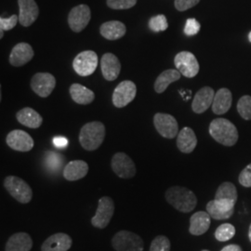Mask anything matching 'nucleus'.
Listing matches in <instances>:
<instances>
[{"mask_svg":"<svg viewBox=\"0 0 251 251\" xmlns=\"http://www.w3.org/2000/svg\"><path fill=\"white\" fill-rule=\"evenodd\" d=\"M165 197L169 204L183 213L193 211L198 205V198L196 195L185 187H171L167 190Z\"/></svg>","mask_w":251,"mask_h":251,"instance_id":"f257e3e1","label":"nucleus"},{"mask_svg":"<svg viewBox=\"0 0 251 251\" xmlns=\"http://www.w3.org/2000/svg\"><path fill=\"white\" fill-rule=\"evenodd\" d=\"M209 134L217 143L225 146H233L238 141L236 126L225 118H216L210 123Z\"/></svg>","mask_w":251,"mask_h":251,"instance_id":"f03ea898","label":"nucleus"},{"mask_svg":"<svg viewBox=\"0 0 251 251\" xmlns=\"http://www.w3.org/2000/svg\"><path fill=\"white\" fill-rule=\"evenodd\" d=\"M105 138V126L99 121H93L83 126L79 133V143L87 151L98 149Z\"/></svg>","mask_w":251,"mask_h":251,"instance_id":"7ed1b4c3","label":"nucleus"},{"mask_svg":"<svg viewBox=\"0 0 251 251\" xmlns=\"http://www.w3.org/2000/svg\"><path fill=\"white\" fill-rule=\"evenodd\" d=\"M4 187L9 195L22 204H27L33 198V191L24 179L16 176H8L4 179Z\"/></svg>","mask_w":251,"mask_h":251,"instance_id":"20e7f679","label":"nucleus"},{"mask_svg":"<svg viewBox=\"0 0 251 251\" xmlns=\"http://www.w3.org/2000/svg\"><path fill=\"white\" fill-rule=\"evenodd\" d=\"M116 251H144V240L138 234L129 231H119L112 239Z\"/></svg>","mask_w":251,"mask_h":251,"instance_id":"39448f33","label":"nucleus"},{"mask_svg":"<svg viewBox=\"0 0 251 251\" xmlns=\"http://www.w3.org/2000/svg\"><path fill=\"white\" fill-rule=\"evenodd\" d=\"M99 63L98 55L93 50H85L75 56L73 68L80 76H89L95 72Z\"/></svg>","mask_w":251,"mask_h":251,"instance_id":"423d86ee","label":"nucleus"},{"mask_svg":"<svg viewBox=\"0 0 251 251\" xmlns=\"http://www.w3.org/2000/svg\"><path fill=\"white\" fill-rule=\"evenodd\" d=\"M115 213L114 200L109 197L100 198L96 214L91 219V225L98 229H104L110 224Z\"/></svg>","mask_w":251,"mask_h":251,"instance_id":"0eeeda50","label":"nucleus"},{"mask_svg":"<svg viewBox=\"0 0 251 251\" xmlns=\"http://www.w3.org/2000/svg\"><path fill=\"white\" fill-rule=\"evenodd\" d=\"M174 64L183 76L195 77L199 72V63L196 56L189 51H180L174 58Z\"/></svg>","mask_w":251,"mask_h":251,"instance_id":"6e6552de","label":"nucleus"},{"mask_svg":"<svg viewBox=\"0 0 251 251\" xmlns=\"http://www.w3.org/2000/svg\"><path fill=\"white\" fill-rule=\"evenodd\" d=\"M153 125L157 132L166 139H173L179 134L178 122L175 117L169 114H155L153 117Z\"/></svg>","mask_w":251,"mask_h":251,"instance_id":"1a4fd4ad","label":"nucleus"},{"mask_svg":"<svg viewBox=\"0 0 251 251\" xmlns=\"http://www.w3.org/2000/svg\"><path fill=\"white\" fill-rule=\"evenodd\" d=\"M113 171L121 179H130L136 175V166L125 152H117L111 161Z\"/></svg>","mask_w":251,"mask_h":251,"instance_id":"9d476101","label":"nucleus"},{"mask_svg":"<svg viewBox=\"0 0 251 251\" xmlns=\"http://www.w3.org/2000/svg\"><path fill=\"white\" fill-rule=\"evenodd\" d=\"M137 87L134 82L122 81L117 86L113 93V104L117 108H123L130 103L136 97Z\"/></svg>","mask_w":251,"mask_h":251,"instance_id":"9b49d317","label":"nucleus"},{"mask_svg":"<svg viewBox=\"0 0 251 251\" xmlns=\"http://www.w3.org/2000/svg\"><path fill=\"white\" fill-rule=\"evenodd\" d=\"M91 19L90 7L85 4H81L71 9L68 15V24L71 30L79 33L88 26Z\"/></svg>","mask_w":251,"mask_h":251,"instance_id":"f8f14e48","label":"nucleus"},{"mask_svg":"<svg viewBox=\"0 0 251 251\" xmlns=\"http://www.w3.org/2000/svg\"><path fill=\"white\" fill-rule=\"evenodd\" d=\"M56 86V78L50 73H37L31 80V89L42 98L49 97Z\"/></svg>","mask_w":251,"mask_h":251,"instance_id":"ddd939ff","label":"nucleus"},{"mask_svg":"<svg viewBox=\"0 0 251 251\" xmlns=\"http://www.w3.org/2000/svg\"><path fill=\"white\" fill-rule=\"evenodd\" d=\"M6 142L9 147L18 152H29L35 144L33 138L21 129L10 131L6 138Z\"/></svg>","mask_w":251,"mask_h":251,"instance_id":"4468645a","label":"nucleus"},{"mask_svg":"<svg viewBox=\"0 0 251 251\" xmlns=\"http://www.w3.org/2000/svg\"><path fill=\"white\" fill-rule=\"evenodd\" d=\"M235 204L225 201L213 199L206 205V211L214 220H228L233 216Z\"/></svg>","mask_w":251,"mask_h":251,"instance_id":"2eb2a0df","label":"nucleus"},{"mask_svg":"<svg viewBox=\"0 0 251 251\" xmlns=\"http://www.w3.org/2000/svg\"><path fill=\"white\" fill-rule=\"evenodd\" d=\"M19 22L25 27L31 26L39 15V9L35 0H18Z\"/></svg>","mask_w":251,"mask_h":251,"instance_id":"dca6fc26","label":"nucleus"},{"mask_svg":"<svg viewBox=\"0 0 251 251\" xmlns=\"http://www.w3.org/2000/svg\"><path fill=\"white\" fill-rule=\"evenodd\" d=\"M35 55L34 50L28 43H19L15 46L9 55V63L12 66L20 67L29 63Z\"/></svg>","mask_w":251,"mask_h":251,"instance_id":"f3484780","label":"nucleus"},{"mask_svg":"<svg viewBox=\"0 0 251 251\" xmlns=\"http://www.w3.org/2000/svg\"><path fill=\"white\" fill-rule=\"evenodd\" d=\"M100 69L106 80H116L121 71V63L115 54H103L100 59Z\"/></svg>","mask_w":251,"mask_h":251,"instance_id":"a211bd4d","label":"nucleus"},{"mask_svg":"<svg viewBox=\"0 0 251 251\" xmlns=\"http://www.w3.org/2000/svg\"><path fill=\"white\" fill-rule=\"evenodd\" d=\"M72 238L66 233H58L49 236L41 246V251H68L72 247Z\"/></svg>","mask_w":251,"mask_h":251,"instance_id":"6ab92c4d","label":"nucleus"},{"mask_svg":"<svg viewBox=\"0 0 251 251\" xmlns=\"http://www.w3.org/2000/svg\"><path fill=\"white\" fill-rule=\"evenodd\" d=\"M215 91L210 87H204L198 91L192 102V109L196 114H203L213 103Z\"/></svg>","mask_w":251,"mask_h":251,"instance_id":"aec40b11","label":"nucleus"},{"mask_svg":"<svg viewBox=\"0 0 251 251\" xmlns=\"http://www.w3.org/2000/svg\"><path fill=\"white\" fill-rule=\"evenodd\" d=\"M232 102L233 95L231 90L226 88L220 89L215 93L212 103V111L216 115L226 114L232 106Z\"/></svg>","mask_w":251,"mask_h":251,"instance_id":"412c9836","label":"nucleus"},{"mask_svg":"<svg viewBox=\"0 0 251 251\" xmlns=\"http://www.w3.org/2000/svg\"><path fill=\"white\" fill-rule=\"evenodd\" d=\"M211 224V217L205 211H198L190 219L189 232L193 235H202L207 232Z\"/></svg>","mask_w":251,"mask_h":251,"instance_id":"4be33fe9","label":"nucleus"},{"mask_svg":"<svg viewBox=\"0 0 251 251\" xmlns=\"http://www.w3.org/2000/svg\"><path fill=\"white\" fill-rule=\"evenodd\" d=\"M198 145V138L191 127H183L177 136V147L183 153L193 152Z\"/></svg>","mask_w":251,"mask_h":251,"instance_id":"5701e85b","label":"nucleus"},{"mask_svg":"<svg viewBox=\"0 0 251 251\" xmlns=\"http://www.w3.org/2000/svg\"><path fill=\"white\" fill-rule=\"evenodd\" d=\"M89 172V165L83 160L69 162L63 169V177L69 181L83 179Z\"/></svg>","mask_w":251,"mask_h":251,"instance_id":"b1692460","label":"nucleus"},{"mask_svg":"<svg viewBox=\"0 0 251 251\" xmlns=\"http://www.w3.org/2000/svg\"><path fill=\"white\" fill-rule=\"evenodd\" d=\"M125 25L119 21H109L102 24L100 28V33L107 40H117L125 36Z\"/></svg>","mask_w":251,"mask_h":251,"instance_id":"393cba45","label":"nucleus"},{"mask_svg":"<svg viewBox=\"0 0 251 251\" xmlns=\"http://www.w3.org/2000/svg\"><path fill=\"white\" fill-rule=\"evenodd\" d=\"M32 247L33 240L28 233H14L6 244V251H30Z\"/></svg>","mask_w":251,"mask_h":251,"instance_id":"a878e982","label":"nucleus"},{"mask_svg":"<svg viewBox=\"0 0 251 251\" xmlns=\"http://www.w3.org/2000/svg\"><path fill=\"white\" fill-rule=\"evenodd\" d=\"M16 118L22 125L30 128H38L42 125L43 118L33 108L25 107L16 114Z\"/></svg>","mask_w":251,"mask_h":251,"instance_id":"bb28decb","label":"nucleus"},{"mask_svg":"<svg viewBox=\"0 0 251 251\" xmlns=\"http://www.w3.org/2000/svg\"><path fill=\"white\" fill-rule=\"evenodd\" d=\"M70 95L75 102L83 105L90 104L95 98V94L92 90L77 83L71 85Z\"/></svg>","mask_w":251,"mask_h":251,"instance_id":"cd10ccee","label":"nucleus"},{"mask_svg":"<svg viewBox=\"0 0 251 251\" xmlns=\"http://www.w3.org/2000/svg\"><path fill=\"white\" fill-rule=\"evenodd\" d=\"M181 74L175 69L165 70L157 76L154 82V90L156 93H163L171 83L179 80Z\"/></svg>","mask_w":251,"mask_h":251,"instance_id":"c85d7f7f","label":"nucleus"},{"mask_svg":"<svg viewBox=\"0 0 251 251\" xmlns=\"http://www.w3.org/2000/svg\"><path fill=\"white\" fill-rule=\"evenodd\" d=\"M215 199L229 201L235 204L237 201V191L234 184L230 181L223 182L216 192Z\"/></svg>","mask_w":251,"mask_h":251,"instance_id":"c756f323","label":"nucleus"},{"mask_svg":"<svg viewBox=\"0 0 251 251\" xmlns=\"http://www.w3.org/2000/svg\"><path fill=\"white\" fill-rule=\"evenodd\" d=\"M235 235V228L231 224L220 225L215 232L216 239L220 242H226Z\"/></svg>","mask_w":251,"mask_h":251,"instance_id":"7c9ffc66","label":"nucleus"},{"mask_svg":"<svg viewBox=\"0 0 251 251\" xmlns=\"http://www.w3.org/2000/svg\"><path fill=\"white\" fill-rule=\"evenodd\" d=\"M237 111L245 120L251 119V96L245 95L237 102Z\"/></svg>","mask_w":251,"mask_h":251,"instance_id":"2f4dec72","label":"nucleus"},{"mask_svg":"<svg viewBox=\"0 0 251 251\" xmlns=\"http://www.w3.org/2000/svg\"><path fill=\"white\" fill-rule=\"evenodd\" d=\"M148 25L152 32L158 33V32L166 31L169 27V24H168V20L166 18V16L163 14H159V15L153 16L150 19Z\"/></svg>","mask_w":251,"mask_h":251,"instance_id":"473e14b6","label":"nucleus"},{"mask_svg":"<svg viewBox=\"0 0 251 251\" xmlns=\"http://www.w3.org/2000/svg\"><path fill=\"white\" fill-rule=\"evenodd\" d=\"M149 251H171V242L165 235L156 236L150 246Z\"/></svg>","mask_w":251,"mask_h":251,"instance_id":"72a5a7b5","label":"nucleus"},{"mask_svg":"<svg viewBox=\"0 0 251 251\" xmlns=\"http://www.w3.org/2000/svg\"><path fill=\"white\" fill-rule=\"evenodd\" d=\"M137 0H107V6L113 9H128L134 7Z\"/></svg>","mask_w":251,"mask_h":251,"instance_id":"f704fd0d","label":"nucleus"},{"mask_svg":"<svg viewBox=\"0 0 251 251\" xmlns=\"http://www.w3.org/2000/svg\"><path fill=\"white\" fill-rule=\"evenodd\" d=\"M46 163H47V166L50 170L56 171L62 165L63 157L59 153H55L53 152H48L47 153V158H46Z\"/></svg>","mask_w":251,"mask_h":251,"instance_id":"c9c22d12","label":"nucleus"},{"mask_svg":"<svg viewBox=\"0 0 251 251\" xmlns=\"http://www.w3.org/2000/svg\"><path fill=\"white\" fill-rule=\"evenodd\" d=\"M200 27H201L200 24L196 19H188L186 21L185 27H184V34L188 36H195L200 31Z\"/></svg>","mask_w":251,"mask_h":251,"instance_id":"e433bc0d","label":"nucleus"},{"mask_svg":"<svg viewBox=\"0 0 251 251\" xmlns=\"http://www.w3.org/2000/svg\"><path fill=\"white\" fill-rule=\"evenodd\" d=\"M239 183L247 188L251 187V163L248 165L239 174Z\"/></svg>","mask_w":251,"mask_h":251,"instance_id":"4c0bfd02","label":"nucleus"},{"mask_svg":"<svg viewBox=\"0 0 251 251\" xmlns=\"http://www.w3.org/2000/svg\"><path fill=\"white\" fill-rule=\"evenodd\" d=\"M19 17L17 15H12L9 18H0V29L4 31H9L13 29L18 24Z\"/></svg>","mask_w":251,"mask_h":251,"instance_id":"58836bf2","label":"nucleus"},{"mask_svg":"<svg viewBox=\"0 0 251 251\" xmlns=\"http://www.w3.org/2000/svg\"><path fill=\"white\" fill-rule=\"evenodd\" d=\"M200 0H175L174 5L177 10L185 11L187 9L197 6Z\"/></svg>","mask_w":251,"mask_h":251,"instance_id":"ea45409f","label":"nucleus"},{"mask_svg":"<svg viewBox=\"0 0 251 251\" xmlns=\"http://www.w3.org/2000/svg\"><path fill=\"white\" fill-rule=\"evenodd\" d=\"M53 144L55 146H57L59 148H63L68 144V141L64 137H55L53 140Z\"/></svg>","mask_w":251,"mask_h":251,"instance_id":"a19ab883","label":"nucleus"},{"mask_svg":"<svg viewBox=\"0 0 251 251\" xmlns=\"http://www.w3.org/2000/svg\"><path fill=\"white\" fill-rule=\"evenodd\" d=\"M221 251H243L242 248L239 245H235V244H232V245H228L225 247Z\"/></svg>","mask_w":251,"mask_h":251,"instance_id":"79ce46f5","label":"nucleus"},{"mask_svg":"<svg viewBox=\"0 0 251 251\" xmlns=\"http://www.w3.org/2000/svg\"><path fill=\"white\" fill-rule=\"evenodd\" d=\"M249 238H250V240H251V225L250 226V229H249Z\"/></svg>","mask_w":251,"mask_h":251,"instance_id":"37998d69","label":"nucleus"},{"mask_svg":"<svg viewBox=\"0 0 251 251\" xmlns=\"http://www.w3.org/2000/svg\"><path fill=\"white\" fill-rule=\"evenodd\" d=\"M3 36H4V30H1V32H0V38H3Z\"/></svg>","mask_w":251,"mask_h":251,"instance_id":"c03bdc74","label":"nucleus"},{"mask_svg":"<svg viewBox=\"0 0 251 251\" xmlns=\"http://www.w3.org/2000/svg\"><path fill=\"white\" fill-rule=\"evenodd\" d=\"M249 40H250V41H251V32H250V34H249Z\"/></svg>","mask_w":251,"mask_h":251,"instance_id":"a18cd8bd","label":"nucleus"},{"mask_svg":"<svg viewBox=\"0 0 251 251\" xmlns=\"http://www.w3.org/2000/svg\"><path fill=\"white\" fill-rule=\"evenodd\" d=\"M206 251V250H204V251Z\"/></svg>","mask_w":251,"mask_h":251,"instance_id":"49530a36","label":"nucleus"}]
</instances>
